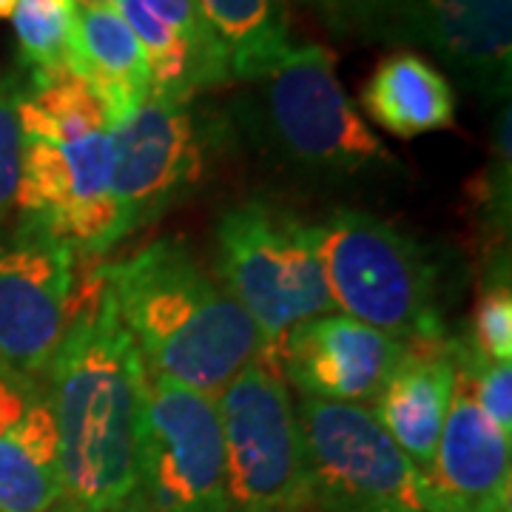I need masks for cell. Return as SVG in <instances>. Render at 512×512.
<instances>
[{
	"label": "cell",
	"instance_id": "obj_22",
	"mask_svg": "<svg viewBox=\"0 0 512 512\" xmlns=\"http://www.w3.org/2000/svg\"><path fill=\"white\" fill-rule=\"evenodd\" d=\"M473 348L490 359V362H507L512 359V291L510 271L498 274L484 285L478 296L476 313H473V333L467 339Z\"/></svg>",
	"mask_w": 512,
	"mask_h": 512
},
{
	"label": "cell",
	"instance_id": "obj_17",
	"mask_svg": "<svg viewBox=\"0 0 512 512\" xmlns=\"http://www.w3.org/2000/svg\"><path fill=\"white\" fill-rule=\"evenodd\" d=\"M456 336H427L404 342L399 365L370 404L390 439L421 473L436 456L441 427L456 390Z\"/></svg>",
	"mask_w": 512,
	"mask_h": 512
},
{
	"label": "cell",
	"instance_id": "obj_12",
	"mask_svg": "<svg viewBox=\"0 0 512 512\" xmlns=\"http://www.w3.org/2000/svg\"><path fill=\"white\" fill-rule=\"evenodd\" d=\"M402 353V339L330 311L288 330L274 365L302 396L370 407Z\"/></svg>",
	"mask_w": 512,
	"mask_h": 512
},
{
	"label": "cell",
	"instance_id": "obj_27",
	"mask_svg": "<svg viewBox=\"0 0 512 512\" xmlns=\"http://www.w3.org/2000/svg\"><path fill=\"white\" fill-rule=\"evenodd\" d=\"M15 3H18V0H0V20L12 18V12H15Z\"/></svg>",
	"mask_w": 512,
	"mask_h": 512
},
{
	"label": "cell",
	"instance_id": "obj_11",
	"mask_svg": "<svg viewBox=\"0 0 512 512\" xmlns=\"http://www.w3.org/2000/svg\"><path fill=\"white\" fill-rule=\"evenodd\" d=\"M202 171L205 134L191 103L148 94L140 109L111 126V188L126 237L183 202Z\"/></svg>",
	"mask_w": 512,
	"mask_h": 512
},
{
	"label": "cell",
	"instance_id": "obj_23",
	"mask_svg": "<svg viewBox=\"0 0 512 512\" xmlns=\"http://www.w3.org/2000/svg\"><path fill=\"white\" fill-rule=\"evenodd\" d=\"M23 83L0 72V228L15 214L20 171H23V123H20Z\"/></svg>",
	"mask_w": 512,
	"mask_h": 512
},
{
	"label": "cell",
	"instance_id": "obj_2",
	"mask_svg": "<svg viewBox=\"0 0 512 512\" xmlns=\"http://www.w3.org/2000/svg\"><path fill=\"white\" fill-rule=\"evenodd\" d=\"M151 376L217 396L254 362L274 367L254 319L183 239L97 268Z\"/></svg>",
	"mask_w": 512,
	"mask_h": 512
},
{
	"label": "cell",
	"instance_id": "obj_3",
	"mask_svg": "<svg viewBox=\"0 0 512 512\" xmlns=\"http://www.w3.org/2000/svg\"><path fill=\"white\" fill-rule=\"evenodd\" d=\"M23 171L18 220L60 237L77 256L109 254L126 237L111 188V120L72 72H32L20 92Z\"/></svg>",
	"mask_w": 512,
	"mask_h": 512
},
{
	"label": "cell",
	"instance_id": "obj_25",
	"mask_svg": "<svg viewBox=\"0 0 512 512\" xmlns=\"http://www.w3.org/2000/svg\"><path fill=\"white\" fill-rule=\"evenodd\" d=\"M55 512H83V510H72V507H63V504H60ZM103 512H151V510H148L140 498H134V501H128V504H123V507H114V510H103Z\"/></svg>",
	"mask_w": 512,
	"mask_h": 512
},
{
	"label": "cell",
	"instance_id": "obj_4",
	"mask_svg": "<svg viewBox=\"0 0 512 512\" xmlns=\"http://www.w3.org/2000/svg\"><path fill=\"white\" fill-rule=\"evenodd\" d=\"M311 231L333 311L402 342L447 333L436 265L416 239L350 208L311 222Z\"/></svg>",
	"mask_w": 512,
	"mask_h": 512
},
{
	"label": "cell",
	"instance_id": "obj_13",
	"mask_svg": "<svg viewBox=\"0 0 512 512\" xmlns=\"http://www.w3.org/2000/svg\"><path fill=\"white\" fill-rule=\"evenodd\" d=\"M390 37L419 43L484 100H507L512 0H399Z\"/></svg>",
	"mask_w": 512,
	"mask_h": 512
},
{
	"label": "cell",
	"instance_id": "obj_9",
	"mask_svg": "<svg viewBox=\"0 0 512 512\" xmlns=\"http://www.w3.org/2000/svg\"><path fill=\"white\" fill-rule=\"evenodd\" d=\"M137 498L151 512H231L217 396L148 373Z\"/></svg>",
	"mask_w": 512,
	"mask_h": 512
},
{
	"label": "cell",
	"instance_id": "obj_18",
	"mask_svg": "<svg viewBox=\"0 0 512 512\" xmlns=\"http://www.w3.org/2000/svg\"><path fill=\"white\" fill-rule=\"evenodd\" d=\"M69 69L97 94L111 126L140 109L151 94L146 52L114 6H77Z\"/></svg>",
	"mask_w": 512,
	"mask_h": 512
},
{
	"label": "cell",
	"instance_id": "obj_10",
	"mask_svg": "<svg viewBox=\"0 0 512 512\" xmlns=\"http://www.w3.org/2000/svg\"><path fill=\"white\" fill-rule=\"evenodd\" d=\"M77 254L35 222L0 234V362L43 379L72 322Z\"/></svg>",
	"mask_w": 512,
	"mask_h": 512
},
{
	"label": "cell",
	"instance_id": "obj_7",
	"mask_svg": "<svg viewBox=\"0 0 512 512\" xmlns=\"http://www.w3.org/2000/svg\"><path fill=\"white\" fill-rule=\"evenodd\" d=\"M259 83L265 128L291 163L328 174H365L396 165L345 92L336 55L325 46H293Z\"/></svg>",
	"mask_w": 512,
	"mask_h": 512
},
{
	"label": "cell",
	"instance_id": "obj_16",
	"mask_svg": "<svg viewBox=\"0 0 512 512\" xmlns=\"http://www.w3.org/2000/svg\"><path fill=\"white\" fill-rule=\"evenodd\" d=\"M114 9L146 52L154 97L191 103L234 80L197 0H117Z\"/></svg>",
	"mask_w": 512,
	"mask_h": 512
},
{
	"label": "cell",
	"instance_id": "obj_15",
	"mask_svg": "<svg viewBox=\"0 0 512 512\" xmlns=\"http://www.w3.org/2000/svg\"><path fill=\"white\" fill-rule=\"evenodd\" d=\"M60 504V447L46 382L0 362V512H55Z\"/></svg>",
	"mask_w": 512,
	"mask_h": 512
},
{
	"label": "cell",
	"instance_id": "obj_21",
	"mask_svg": "<svg viewBox=\"0 0 512 512\" xmlns=\"http://www.w3.org/2000/svg\"><path fill=\"white\" fill-rule=\"evenodd\" d=\"M74 0H18L12 29L18 40L20 63L32 72L69 69L74 43Z\"/></svg>",
	"mask_w": 512,
	"mask_h": 512
},
{
	"label": "cell",
	"instance_id": "obj_1",
	"mask_svg": "<svg viewBox=\"0 0 512 512\" xmlns=\"http://www.w3.org/2000/svg\"><path fill=\"white\" fill-rule=\"evenodd\" d=\"M55 413L63 507L103 512L137 498L148 370L103 279L72 316L43 376Z\"/></svg>",
	"mask_w": 512,
	"mask_h": 512
},
{
	"label": "cell",
	"instance_id": "obj_14",
	"mask_svg": "<svg viewBox=\"0 0 512 512\" xmlns=\"http://www.w3.org/2000/svg\"><path fill=\"white\" fill-rule=\"evenodd\" d=\"M421 476L427 512H510L512 436L484 416L458 370L436 456Z\"/></svg>",
	"mask_w": 512,
	"mask_h": 512
},
{
	"label": "cell",
	"instance_id": "obj_26",
	"mask_svg": "<svg viewBox=\"0 0 512 512\" xmlns=\"http://www.w3.org/2000/svg\"><path fill=\"white\" fill-rule=\"evenodd\" d=\"M77 6H83V9H94V6H114L117 0H74Z\"/></svg>",
	"mask_w": 512,
	"mask_h": 512
},
{
	"label": "cell",
	"instance_id": "obj_24",
	"mask_svg": "<svg viewBox=\"0 0 512 512\" xmlns=\"http://www.w3.org/2000/svg\"><path fill=\"white\" fill-rule=\"evenodd\" d=\"M336 32L390 35L399 0H299Z\"/></svg>",
	"mask_w": 512,
	"mask_h": 512
},
{
	"label": "cell",
	"instance_id": "obj_8",
	"mask_svg": "<svg viewBox=\"0 0 512 512\" xmlns=\"http://www.w3.org/2000/svg\"><path fill=\"white\" fill-rule=\"evenodd\" d=\"M311 501L322 512H427L424 476L367 404L302 396Z\"/></svg>",
	"mask_w": 512,
	"mask_h": 512
},
{
	"label": "cell",
	"instance_id": "obj_6",
	"mask_svg": "<svg viewBox=\"0 0 512 512\" xmlns=\"http://www.w3.org/2000/svg\"><path fill=\"white\" fill-rule=\"evenodd\" d=\"M231 512H308L302 424L279 370L254 362L217 393Z\"/></svg>",
	"mask_w": 512,
	"mask_h": 512
},
{
	"label": "cell",
	"instance_id": "obj_19",
	"mask_svg": "<svg viewBox=\"0 0 512 512\" xmlns=\"http://www.w3.org/2000/svg\"><path fill=\"white\" fill-rule=\"evenodd\" d=\"M359 106L367 120L387 134L416 140L456 123L458 97L447 74L427 57L413 49H399L376 63L362 86Z\"/></svg>",
	"mask_w": 512,
	"mask_h": 512
},
{
	"label": "cell",
	"instance_id": "obj_20",
	"mask_svg": "<svg viewBox=\"0 0 512 512\" xmlns=\"http://www.w3.org/2000/svg\"><path fill=\"white\" fill-rule=\"evenodd\" d=\"M234 80H262L291 55L288 0H197Z\"/></svg>",
	"mask_w": 512,
	"mask_h": 512
},
{
	"label": "cell",
	"instance_id": "obj_5",
	"mask_svg": "<svg viewBox=\"0 0 512 512\" xmlns=\"http://www.w3.org/2000/svg\"><path fill=\"white\" fill-rule=\"evenodd\" d=\"M217 279L254 319L271 362L288 330L333 311L311 222L271 202L248 200L222 214Z\"/></svg>",
	"mask_w": 512,
	"mask_h": 512
},
{
	"label": "cell",
	"instance_id": "obj_28",
	"mask_svg": "<svg viewBox=\"0 0 512 512\" xmlns=\"http://www.w3.org/2000/svg\"><path fill=\"white\" fill-rule=\"evenodd\" d=\"M376 512H416V510H376Z\"/></svg>",
	"mask_w": 512,
	"mask_h": 512
}]
</instances>
